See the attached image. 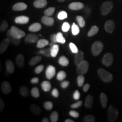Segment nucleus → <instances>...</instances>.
Instances as JSON below:
<instances>
[{"label":"nucleus","instance_id":"nucleus-23","mask_svg":"<svg viewBox=\"0 0 122 122\" xmlns=\"http://www.w3.org/2000/svg\"><path fill=\"white\" fill-rule=\"evenodd\" d=\"M93 102V97L92 96L88 95L86 96L85 101V106L88 109H91L92 107Z\"/></svg>","mask_w":122,"mask_h":122},{"label":"nucleus","instance_id":"nucleus-54","mask_svg":"<svg viewBox=\"0 0 122 122\" xmlns=\"http://www.w3.org/2000/svg\"><path fill=\"white\" fill-rule=\"evenodd\" d=\"M51 94H52L53 97H56V98H57V97L59 96V92L58 91V89H56V88H54V89L52 91Z\"/></svg>","mask_w":122,"mask_h":122},{"label":"nucleus","instance_id":"nucleus-1","mask_svg":"<svg viewBox=\"0 0 122 122\" xmlns=\"http://www.w3.org/2000/svg\"><path fill=\"white\" fill-rule=\"evenodd\" d=\"M119 111L118 109H116L112 105H110L107 111V119L110 122H115L118 119Z\"/></svg>","mask_w":122,"mask_h":122},{"label":"nucleus","instance_id":"nucleus-42","mask_svg":"<svg viewBox=\"0 0 122 122\" xmlns=\"http://www.w3.org/2000/svg\"><path fill=\"white\" fill-rule=\"evenodd\" d=\"M54 11H55L54 7H51L45 10V11H44V14L45 15H47V16H52V15H53Z\"/></svg>","mask_w":122,"mask_h":122},{"label":"nucleus","instance_id":"nucleus-51","mask_svg":"<svg viewBox=\"0 0 122 122\" xmlns=\"http://www.w3.org/2000/svg\"><path fill=\"white\" fill-rule=\"evenodd\" d=\"M69 114L70 116H71L72 117H74V118H77L79 117V113L77 111H74V110H71L69 112Z\"/></svg>","mask_w":122,"mask_h":122},{"label":"nucleus","instance_id":"nucleus-10","mask_svg":"<svg viewBox=\"0 0 122 122\" xmlns=\"http://www.w3.org/2000/svg\"><path fill=\"white\" fill-rule=\"evenodd\" d=\"M115 23L112 20H107L105 24V30L107 33H111L113 32L115 29Z\"/></svg>","mask_w":122,"mask_h":122},{"label":"nucleus","instance_id":"nucleus-5","mask_svg":"<svg viewBox=\"0 0 122 122\" xmlns=\"http://www.w3.org/2000/svg\"><path fill=\"white\" fill-rule=\"evenodd\" d=\"M113 7V3L111 1H106L103 2L101 7L102 15H106L110 13Z\"/></svg>","mask_w":122,"mask_h":122},{"label":"nucleus","instance_id":"nucleus-35","mask_svg":"<svg viewBox=\"0 0 122 122\" xmlns=\"http://www.w3.org/2000/svg\"><path fill=\"white\" fill-rule=\"evenodd\" d=\"M30 93L34 98H39L40 96V92L39 89L37 87H33L31 89Z\"/></svg>","mask_w":122,"mask_h":122},{"label":"nucleus","instance_id":"nucleus-50","mask_svg":"<svg viewBox=\"0 0 122 122\" xmlns=\"http://www.w3.org/2000/svg\"><path fill=\"white\" fill-rule=\"evenodd\" d=\"M44 68V65H41L38 66L37 67H36V68H35V73L37 74H40V73H41L42 71H43Z\"/></svg>","mask_w":122,"mask_h":122},{"label":"nucleus","instance_id":"nucleus-32","mask_svg":"<svg viewBox=\"0 0 122 122\" xmlns=\"http://www.w3.org/2000/svg\"><path fill=\"white\" fill-rule=\"evenodd\" d=\"M59 63L60 64L61 66L64 67L67 66L69 64V61L68 59L65 56H61V57L59 58L58 60Z\"/></svg>","mask_w":122,"mask_h":122},{"label":"nucleus","instance_id":"nucleus-27","mask_svg":"<svg viewBox=\"0 0 122 122\" xmlns=\"http://www.w3.org/2000/svg\"><path fill=\"white\" fill-rule=\"evenodd\" d=\"M50 48H51V57L54 58L57 57L59 49V45L57 44H54Z\"/></svg>","mask_w":122,"mask_h":122},{"label":"nucleus","instance_id":"nucleus-24","mask_svg":"<svg viewBox=\"0 0 122 122\" xmlns=\"http://www.w3.org/2000/svg\"><path fill=\"white\" fill-rule=\"evenodd\" d=\"M41 28V25L39 23H35L32 24L30 25V27H29V30L30 32H38L40 30Z\"/></svg>","mask_w":122,"mask_h":122},{"label":"nucleus","instance_id":"nucleus-11","mask_svg":"<svg viewBox=\"0 0 122 122\" xmlns=\"http://www.w3.org/2000/svg\"><path fill=\"white\" fill-rule=\"evenodd\" d=\"M38 41H39V37L37 35L32 34V33L27 35L24 39V41L27 44L35 43V42H37Z\"/></svg>","mask_w":122,"mask_h":122},{"label":"nucleus","instance_id":"nucleus-59","mask_svg":"<svg viewBox=\"0 0 122 122\" xmlns=\"http://www.w3.org/2000/svg\"><path fill=\"white\" fill-rule=\"evenodd\" d=\"M65 122H74V121L72 119H67L65 120Z\"/></svg>","mask_w":122,"mask_h":122},{"label":"nucleus","instance_id":"nucleus-21","mask_svg":"<svg viewBox=\"0 0 122 122\" xmlns=\"http://www.w3.org/2000/svg\"><path fill=\"white\" fill-rule=\"evenodd\" d=\"M15 62H16V65L19 67H22L24 65V58L23 55L20 54L16 56L15 58Z\"/></svg>","mask_w":122,"mask_h":122},{"label":"nucleus","instance_id":"nucleus-20","mask_svg":"<svg viewBox=\"0 0 122 122\" xmlns=\"http://www.w3.org/2000/svg\"><path fill=\"white\" fill-rule=\"evenodd\" d=\"M48 2L46 0H36L33 3V5L36 8H44L47 5Z\"/></svg>","mask_w":122,"mask_h":122},{"label":"nucleus","instance_id":"nucleus-8","mask_svg":"<svg viewBox=\"0 0 122 122\" xmlns=\"http://www.w3.org/2000/svg\"><path fill=\"white\" fill-rule=\"evenodd\" d=\"M56 68L52 65H49L46 70V77L48 79H51L56 75Z\"/></svg>","mask_w":122,"mask_h":122},{"label":"nucleus","instance_id":"nucleus-60","mask_svg":"<svg viewBox=\"0 0 122 122\" xmlns=\"http://www.w3.org/2000/svg\"><path fill=\"white\" fill-rule=\"evenodd\" d=\"M67 1V0H58V1H59V2H64V1Z\"/></svg>","mask_w":122,"mask_h":122},{"label":"nucleus","instance_id":"nucleus-39","mask_svg":"<svg viewBox=\"0 0 122 122\" xmlns=\"http://www.w3.org/2000/svg\"><path fill=\"white\" fill-rule=\"evenodd\" d=\"M50 121L51 122H57L58 119V113L57 111H54L50 114Z\"/></svg>","mask_w":122,"mask_h":122},{"label":"nucleus","instance_id":"nucleus-4","mask_svg":"<svg viewBox=\"0 0 122 122\" xmlns=\"http://www.w3.org/2000/svg\"><path fill=\"white\" fill-rule=\"evenodd\" d=\"M89 69V63L86 61L84 60L81 63L77 66L76 73L78 75H84Z\"/></svg>","mask_w":122,"mask_h":122},{"label":"nucleus","instance_id":"nucleus-41","mask_svg":"<svg viewBox=\"0 0 122 122\" xmlns=\"http://www.w3.org/2000/svg\"><path fill=\"white\" fill-rule=\"evenodd\" d=\"M96 121V119L92 115H86L83 119L84 122H94Z\"/></svg>","mask_w":122,"mask_h":122},{"label":"nucleus","instance_id":"nucleus-12","mask_svg":"<svg viewBox=\"0 0 122 122\" xmlns=\"http://www.w3.org/2000/svg\"><path fill=\"white\" fill-rule=\"evenodd\" d=\"M84 53L83 51L80 50L77 53H76L75 56L74 58V63L76 66H78L79 64L81 63L84 61Z\"/></svg>","mask_w":122,"mask_h":122},{"label":"nucleus","instance_id":"nucleus-56","mask_svg":"<svg viewBox=\"0 0 122 122\" xmlns=\"http://www.w3.org/2000/svg\"><path fill=\"white\" fill-rule=\"evenodd\" d=\"M89 88H90V85L89 84H85L83 86V91L84 92H88V90L89 89Z\"/></svg>","mask_w":122,"mask_h":122},{"label":"nucleus","instance_id":"nucleus-47","mask_svg":"<svg viewBox=\"0 0 122 122\" xmlns=\"http://www.w3.org/2000/svg\"><path fill=\"white\" fill-rule=\"evenodd\" d=\"M50 40H51V44H50L51 46H52L53 45L56 44V43H57V34H52L50 36Z\"/></svg>","mask_w":122,"mask_h":122},{"label":"nucleus","instance_id":"nucleus-52","mask_svg":"<svg viewBox=\"0 0 122 122\" xmlns=\"http://www.w3.org/2000/svg\"><path fill=\"white\" fill-rule=\"evenodd\" d=\"M73 97H74V98L75 100H79V98H80V93L79 92V91L76 90V91H75L74 94H73Z\"/></svg>","mask_w":122,"mask_h":122},{"label":"nucleus","instance_id":"nucleus-34","mask_svg":"<svg viewBox=\"0 0 122 122\" xmlns=\"http://www.w3.org/2000/svg\"><path fill=\"white\" fill-rule=\"evenodd\" d=\"M57 42L61 44H65L66 42V39L63 37V34L61 32H58L57 34Z\"/></svg>","mask_w":122,"mask_h":122},{"label":"nucleus","instance_id":"nucleus-38","mask_svg":"<svg viewBox=\"0 0 122 122\" xmlns=\"http://www.w3.org/2000/svg\"><path fill=\"white\" fill-rule=\"evenodd\" d=\"M76 20H77V23H78L79 26L81 28H83L85 26V22L84 19V18L82 17L81 16H80V15H78V16H76Z\"/></svg>","mask_w":122,"mask_h":122},{"label":"nucleus","instance_id":"nucleus-6","mask_svg":"<svg viewBox=\"0 0 122 122\" xmlns=\"http://www.w3.org/2000/svg\"><path fill=\"white\" fill-rule=\"evenodd\" d=\"M10 32H11V35H13L14 37L17 39H22L25 36V33L23 30H20L18 27L15 26H12L11 28H10Z\"/></svg>","mask_w":122,"mask_h":122},{"label":"nucleus","instance_id":"nucleus-53","mask_svg":"<svg viewBox=\"0 0 122 122\" xmlns=\"http://www.w3.org/2000/svg\"><path fill=\"white\" fill-rule=\"evenodd\" d=\"M69 84H70L69 81H68L66 80L62 82V83H61V87L63 88V89H66V88H67L68 86H69Z\"/></svg>","mask_w":122,"mask_h":122},{"label":"nucleus","instance_id":"nucleus-15","mask_svg":"<svg viewBox=\"0 0 122 122\" xmlns=\"http://www.w3.org/2000/svg\"><path fill=\"white\" fill-rule=\"evenodd\" d=\"M29 21H30V18L28 16H24V15L17 16L15 19V22L16 23L20 24H27L29 22Z\"/></svg>","mask_w":122,"mask_h":122},{"label":"nucleus","instance_id":"nucleus-25","mask_svg":"<svg viewBox=\"0 0 122 122\" xmlns=\"http://www.w3.org/2000/svg\"><path fill=\"white\" fill-rule=\"evenodd\" d=\"M36 54L43 55L46 57H51V48L43 49L40 50V51L36 52Z\"/></svg>","mask_w":122,"mask_h":122},{"label":"nucleus","instance_id":"nucleus-2","mask_svg":"<svg viewBox=\"0 0 122 122\" xmlns=\"http://www.w3.org/2000/svg\"><path fill=\"white\" fill-rule=\"evenodd\" d=\"M98 75L100 79L106 83L111 82L113 79L112 74L103 68H100L98 70Z\"/></svg>","mask_w":122,"mask_h":122},{"label":"nucleus","instance_id":"nucleus-29","mask_svg":"<svg viewBox=\"0 0 122 122\" xmlns=\"http://www.w3.org/2000/svg\"><path fill=\"white\" fill-rule=\"evenodd\" d=\"M42 58L41 57L39 56H35V57H33L32 58L30 59V62H29V65L30 66H35L36 64H37L38 63H39L41 61Z\"/></svg>","mask_w":122,"mask_h":122},{"label":"nucleus","instance_id":"nucleus-7","mask_svg":"<svg viewBox=\"0 0 122 122\" xmlns=\"http://www.w3.org/2000/svg\"><path fill=\"white\" fill-rule=\"evenodd\" d=\"M114 61L113 56L111 53H107L104 55L103 57L102 60V62L104 65L105 66L109 67L112 64Z\"/></svg>","mask_w":122,"mask_h":122},{"label":"nucleus","instance_id":"nucleus-49","mask_svg":"<svg viewBox=\"0 0 122 122\" xmlns=\"http://www.w3.org/2000/svg\"><path fill=\"white\" fill-rule=\"evenodd\" d=\"M82 104H83V101H79L77 102L73 103L71 105V107L72 109H77V108L80 107L81 106Z\"/></svg>","mask_w":122,"mask_h":122},{"label":"nucleus","instance_id":"nucleus-18","mask_svg":"<svg viewBox=\"0 0 122 122\" xmlns=\"http://www.w3.org/2000/svg\"><path fill=\"white\" fill-rule=\"evenodd\" d=\"M27 8V5L23 2H18L13 6V10L14 11H23Z\"/></svg>","mask_w":122,"mask_h":122},{"label":"nucleus","instance_id":"nucleus-28","mask_svg":"<svg viewBox=\"0 0 122 122\" xmlns=\"http://www.w3.org/2000/svg\"><path fill=\"white\" fill-rule=\"evenodd\" d=\"M49 44V42L48 40L46 39H40L37 41V48H43Z\"/></svg>","mask_w":122,"mask_h":122},{"label":"nucleus","instance_id":"nucleus-45","mask_svg":"<svg viewBox=\"0 0 122 122\" xmlns=\"http://www.w3.org/2000/svg\"><path fill=\"white\" fill-rule=\"evenodd\" d=\"M69 46L71 51H72L73 53L76 54V53H77L79 51V50L78 49H77V46H76V45H75L74 43H72V42H70L69 44Z\"/></svg>","mask_w":122,"mask_h":122},{"label":"nucleus","instance_id":"nucleus-13","mask_svg":"<svg viewBox=\"0 0 122 122\" xmlns=\"http://www.w3.org/2000/svg\"><path fill=\"white\" fill-rule=\"evenodd\" d=\"M6 35L7 39L10 40V42L14 44V45H18L20 43L21 39H17V38H15V37H14L13 35H11L10 30H7Z\"/></svg>","mask_w":122,"mask_h":122},{"label":"nucleus","instance_id":"nucleus-55","mask_svg":"<svg viewBox=\"0 0 122 122\" xmlns=\"http://www.w3.org/2000/svg\"><path fill=\"white\" fill-rule=\"evenodd\" d=\"M5 108V104L2 99H0V112H2Z\"/></svg>","mask_w":122,"mask_h":122},{"label":"nucleus","instance_id":"nucleus-58","mask_svg":"<svg viewBox=\"0 0 122 122\" xmlns=\"http://www.w3.org/2000/svg\"><path fill=\"white\" fill-rule=\"evenodd\" d=\"M42 122H49V119L47 118H43L42 119Z\"/></svg>","mask_w":122,"mask_h":122},{"label":"nucleus","instance_id":"nucleus-16","mask_svg":"<svg viewBox=\"0 0 122 122\" xmlns=\"http://www.w3.org/2000/svg\"><path fill=\"white\" fill-rule=\"evenodd\" d=\"M69 9L72 10H79L84 8V4L80 2H72L69 5Z\"/></svg>","mask_w":122,"mask_h":122},{"label":"nucleus","instance_id":"nucleus-26","mask_svg":"<svg viewBox=\"0 0 122 122\" xmlns=\"http://www.w3.org/2000/svg\"><path fill=\"white\" fill-rule=\"evenodd\" d=\"M100 101L103 108H106L107 104V97L104 93H101L100 94Z\"/></svg>","mask_w":122,"mask_h":122},{"label":"nucleus","instance_id":"nucleus-48","mask_svg":"<svg viewBox=\"0 0 122 122\" xmlns=\"http://www.w3.org/2000/svg\"><path fill=\"white\" fill-rule=\"evenodd\" d=\"M70 28V25L68 22H65L62 24V30L65 32H67L69 30Z\"/></svg>","mask_w":122,"mask_h":122},{"label":"nucleus","instance_id":"nucleus-19","mask_svg":"<svg viewBox=\"0 0 122 122\" xmlns=\"http://www.w3.org/2000/svg\"><path fill=\"white\" fill-rule=\"evenodd\" d=\"M6 68L7 71L9 74H13L15 71V66L14 64L11 60L6 61L5 63Z\"/></svg>","mask_w":122,"mask_h":122},{"label":"nucleus","instance_id":"nucleus-44","mask_svg":"<svg viewBox=\"0 0 122 122\" xmlns=\"http://www.w3.org/2000/svg\"><path fill=\"white\" fill-rule=\"evenodd\" d=\"M53 104L50 101H47L45 102L44 104V108L47 110H51L53 109Z\"/></svg>","mask_w":122,"mask_h":122},{"label":"nucleus","instance_id":"nucleus-30","mask_svg":"<svg viewBox=\"0 0 122 122\" xmlns=\"http://www.w3.org/2000/svg\"><path fill=\"white\" fill-rule=\"evenodd\" d=\"M99 31V28L96 25H93L91 27V28L90 29L88 33V36L89 37H92V36H94L97 34Z\"/></svg>","mask_w":122,"mask_h":122},{"label":"nucleus","instance_id":"nucleus-37","mask_svg":"<svg viewBox=\"0 0 122 122\" xmlns=\"http://www.w3.org/2000/svg\"><path fill=\"white\" fill-rule=\"evenodd\" d=\"M72 35H74V36L77 35L80 33V29H79V26L75 23L72 24Z\"/></svg>","mask_w":122,"mask_h":122},{"label":"nucleus","instance_id":"nucleus-3","mask_svg":"<svg viewBox=\"0 0 122 122\" xmlns=\"http://www.w3.org/2000/svg\"><path fill=\"white\" fill-rule=\"evenodd\" d=\"M103 48V45L102 42L97 41L92 46V53L94 56H97L102 52Z\"/></svg>","mask_w":122,"mask_h":122},{"label":"nucleus","instance_id":"nucleus-36","mask_svg":"<svg viewBox=\"0 0 122 122\" xmlns=\"http://www.w3.org/2000/svg\"><path fill=\"white\" fill-rule=\"evenodd\" d=\"M67 76V74L65 71H61L57 74V79L59 81H62L65 79Z\"/></svg>","mask_w":122,"mask_h":122},{"label":"nucleus","instance_id":"nucleus-43","mask_svg":"<svg viewBox=\"0 0 122 122\" xmlns=\"http://www.w3.org/2000/svg\"><path fill=\"white\" fill-rule=\"evenodd\" d=\"M7 27H8V23H7V21L6 20H4L1 23V25H0V31L1 32L5 31L7 30Z\"/></svg>","mask_w":122,"mask_h":122},{"label":"nucleus","instance_id":"nucleus-17","mask_svg":"<svg viewBox=\"0 0 122 122\" xmlns=\"http://www.w3.org/2000/svg\"><path fill=\"white\" fill-rule=\"evenodd\" d=\"M10 43H11V42H10V40L7 38L6 39L3 40L1 42V44H0V53L1 54L4 53L6 50Z\"/></svg>","mask_w":122,"mask_h":122},{"label":"nucleus","instance_id":"nucleus-57","mask_svg":"<svg viewBox=\"0 0 122 122\" xmlns=\"http://www.w3.org/2000/svg\"><path fill=\"white\" fill-rule=\"evenodd\" d=\"M39 79L38 77H33L31 79V80H30V83L32 84H37L39 83Z\"/></svg>","mask_w":122,"mask_h":122},{"label":"nucleus","instance_id":"nucleus-22","mask_svg":"<svg viewBox=\"0 0 122 122\" xmlns=\"http://www.w3.org/2000/svg\"><path fill=\"white\" fill-rule=\"evenodd\" d=\"M30 111L35 115H40L41 113V109L39 106L36 104H32L30 106Z\"/></svg>","mask_w":122,"mask_h":122},{"label":"nucleus","instance_id":"nucleus-14","mask_svg":"<svg viewBox=\"0 0 122 122\" xmlns=\"http://www.w3.org/2000/svg\"><path fill=\"white\" fill-rule=\"evenodd\" d=\"M41 22L42 23L46 25L51 26L54 23V19L49 16L45 15V16H42L41 19Z\"/></svg>","mask_w":122,"mask_h":122},{"label":"nucleus","instance_id":"nucleus-46","mask_svg":"<svg viewBox=\"0 0 122 122\" xmlns=\"http://www.w3.org/2000/svg\"><path fill=\"white\" fill-rule=\"evenodd\" d=\"M67 18V14L65 11H62L58 14V18L59 20H63Z\"/></svg>","mask_w":122,"mask_h":122},{"label":"nucleus","instance_id":"nucleus-9","mask_svg":"<svg viewBox=\"0 0 122 122\" xmlns=\"http://www.w3.org/2000/svg\"><path fill=\"white\" fill-rule=\"evenodd\" d=\"M1 89L2 93H4L5 94H9L12 91L11 85H10V83L7 81H5L2 83L1 86Z\"/></svg>","mask_w":122,"mask_h":122},{"label":"nucleus","instance_id":"nucleus-31","mask_svg":"<svg viewBox=\"0 0 122 122\" xmlns=\"http://www.w3.org/2000/svg\"><path fill=\"white\" fill-rule=\"evenodd\" d=\"M41 88L45 92H49L51 89V84L48 81H44L41 83Z\"/></svg>","mask_w":122,"mask_h":122},{"label":"nucleus","instance_id":"nucleus-33","mask_svg":"<svg viewBox=\"0 0 122 122\" xmlns=\"http://www.w3.org/2000/svg\"><path fill=\"white\" fill-rule=\"evenodd\" d=\"M20 94L24 97H27L29 96V91L28 88L25 86H22L19 89Z\"/></svg>","mask_w":122,"mask_h":122},{"label":"nucleus","instance_id":"nucleus-40","mask_svg":"<svg viewBox=\"0 0 122 122\" xmlns=\"http://www.w3.org/2000/svg\"><path fill=\"white\" fill-rule=\"evenodd\" d=\"M85 81V77L83 75H79L77 77V83L79 86H82L84 84Z\"/></svg>","mask_w":122,"mask_h":122}]
</instances>
